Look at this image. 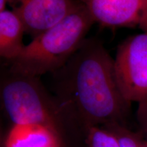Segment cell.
Instances as JSON below:
<instances>
[{"label":"cell","mask_w":147,"mask_h":147,"mask_svg":"<svg viewBox=\"0 0 147 147\" xmlns=\"http://www.w3.org/2000/svg\"><path fill=\"white\" fill-rule=\"evenodd\" d=\"M53 74L54 95L81 127L126 125L131 104L119 89L115 60L100 40L87 38Z\"/></svg>","instance_id":"obj_1"},{"label":"cell","mask_w":147,"mask_h":147,"mask_svg":"<svg viewBox=\"0 0 147 147\" xmlns=\"http://www.w3.org/2000/svg\"><path fill=\"white\" fill-rule=\"evenodd\" d=\"M3 109L12 125H38L54 131L62 147H86V132L59 100L47 91L40 77L1 73Z\"/></svg>","instance_id":"obj_2"},{"label":"cell","mask_w":147,"mask_h":147,"mask_svg":"<svg viewBox=\"0 0 147 147\" xmlns=\"http://www.w3.org/2000/svg\"><path fill=\"white\" fill-rule=\"evenodd\" d=\"M95 23L83 4L63 21L33 38L14 60L8 62L11 72L40 77L61 68L87 39Z\"/></svg>","instance_id":"obj_3"},{"label":"cell","mask_w":147,"mask_h":147,"mask_svg":"<svg viewBox=\"0 0 147 147\" xmlns=\"http://www.w3.org/2000/svg\"><path fill=\"white\" fill-rule=\"evenodd\" d=\"M114 60L116 78L123 97L130 103L147 102V32L121 42Z\"/></svg>","instance_id":"obj_4"},{"label":"cell","mask_w":147,"mask_h":147,"mask_svg":"<svg viewBox=\"0 0 147 147\" xmlns=\"http://www.w3.org/2000/svg\"><path fill=\"white\" fill-rule=\"evenodd\" d=\"M80 0H20L13 10L33 38L52 28L70 14Z\"/></svg>","instance_id":"obj_5"},{"label":"cell","mask_w":147,"mask_h":147,"mask_svg":"<svg viewBox=\"0 0 147 147\" xmlns=\"http://www.w3.org/2000/svg\"><path fill=\"white\" fill-rule=\"evenodd\" d=\"M93 21L110 28L139 26L145 0H80Z\"/></svg>","instance_id":"obj_6"},{"label":"cell","mask_w":147,"mask_h":147,"mask_svg":"<svg viewBox=\"0 0 147 147\" xmlns=\"http://www.w3.org/2000/svg\"><path fill=\"white\" fill-rule=\"evenodd\" d=\"M3 147H62L58 136L38 125H12Z\"/></svg>","instance_id":"obj_7"},{"label":"cell","mask_w":147,"mask_h":147,"mask_svg":"<svg viewBox=\"0 0 147 147\" xmlns=\"http://www.w3.org/2000/svg\"><path fill=\"white\" fill-rule=\"evenodd\" d=\"M24 25L14 10L0 12V55L7 62L14 60L21 54L25 45Z\"/></svg>","instance_id":"obj_8"},{"label":"cell","mask_w":147,"mask_h":147,"mask_svg":"<svg viewBox=\"0 0 147 147\" xmlns=\"http://www.w3.org/2000/svg\"><path fill=\"white\" fill-rule=\"evenodd\" d=\"M86 147H121L115 134L105 126H93L87 129Z\"/></svg>","instance_id":"obj_9"},{"label":"cell","mask_w":147,"mask_h":147,"mask_svg":"<svg viewBox=\"0 0 147 147\" xmlns=\"http://www.w3.org/2000/svg\"><path fill=\"white\" fill-rule=\"evenodd\" d=\"M104 126L115 134L121 147H147V142L142 134L129 129L127 125L110 124Z\"/></svg>","instance_id":"obj_10"},{"label":"cell","mask_w":147,"mask_h":147,"mask_svg":"<svg viewBox=\"0 0 147 147\" xmlns=\"http://www.w3.org/2000/svg\"><path fill=\"white\" fill-rule=\"evenodd\" d=\"M137 119L142 134L146 136L147 142V102L138 104L137 110Z\"/></svg>","instance_id":"obj_11"},{"label":"cell","mask_w":147,"mask_h":147,"mask_svg":"<svg viewBox=\"0 0 147 147\" xmlns=\"http://www.w3.org/2000/svg\"><path fill=\"white\" fill-rule=\"evenodd\" d=\"M138 27L142 29L143 32H147V0H145L144 10Z\"/></svg>","instance_id":"obj_12"},{"label":"cell","mask_w":147,"mask_h":147,"mask_svg":"<svg viewBox=\"0 0 147 147\" xmlns=\"http://www.w3.org/2000/svg\"><path fill=\"white\" fill-rule=\"evenodd\" d=\"M16 0H0V12L6 10L5 9V6L8 3H12V2Z\"/></svg>","instance_id":"obj_13"},{"label":"cell","mask_w":147,"mask_h":147,"mask_svg":"<svg viewBox=\"0 0 147 147\" xmlns=\"http://www.w3.org/2000/svg\"><path fill=\"white\" fill-rule=\"evenodd\" d=\"M19 1L20 0H16V1H18V2H19Z\"/></svg>","instance_id":"obj_14"}]
</instances>
